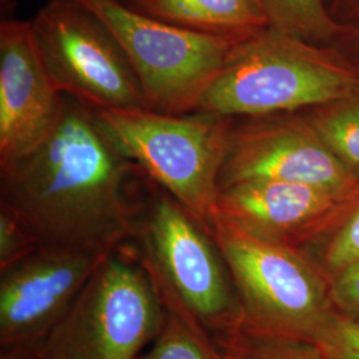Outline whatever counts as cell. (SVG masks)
Here are the masks:
<instances>
[{
  "instance_id": "ac0fdd59",
  "label": "cell",
  "mask_w": 359,
  "mask_h": 359,
  "mask_svg": "<svg viewBox=\"0 0 359 359\" xmlns=\"http://www.w3.org/2000/svg\"><path fill=\"white\" fill-rule=\"evenodd\" d=\"M167 310V309H165ZM137 359H218L213 341L167 310L161 332Z\"/></svg>"
},
{
  "instance_id": "44dd1931",
  "label": "cell",
  "mask_w": 359,
  "mask_h": 359,
  "mask_svg": "<svg viewBox=\"0 0 359 359\" xmlns=\"http://www.w3.org/2000/svg\"><path fill=\"white\" fill-rule=\"evenodd\" d=\"M330 297L337 313L359 321V261L332 278Z\"/></svg>"
},
{
  "instance_id": "2e32d148",
  "label": "cell",
  "mask_w": 359,
  "mask_h": 359,
  "mask_svg": "<svg viewBox=\"0 0 359 359\" xmlns=\"http://www.w3.org/2000/svg\"><path fill=\"white\" fill-rule=\"evenodd\" d=\"M332 281L359 261V184L333 225L302 249Z\"/></svg>"
},
{
  "instance_id": "ba28073f",
  "label": "cell",
  "mask_w": 359,
  "mask_h": 359,
  "mask_svg": "<svg viewBox=\"0 0 359 359\" xmlns=\"http://www.w3.org/2000/svg\"><path fill=\"white\" fill-rule=\"evenodd\" d=\"M60 93L95 111L148 109L142 84L108 27L75 0H48L31 19Z\"/></svg>"
},
{
  "instance_id": "8992f818",
  "label": "cell",
  "mask_w": 359,
  "mask_h": 359,
  "mask_svg": "<svg viewBox=\"0 0 359 359\" xmlns=\"http://www.w3.org/2000/svg\"><path fill=\"white\" fill-rule=\"evenodd\" d=\"M165 314L133 246L124 245L99 264L36 350L41 359H137Z\"/></svg>"
},
{
  "instance_id": "7402d4cb",
  "label": "cell",
  "mask_w": 359,
  "mask_h": 359,
  "mask_svg": "<svg viewBox=\"0 0 359 359\" xmlns=\"http://www.w3.org/2000/svg\"><path fill=\"white\" fill-rule=\"evenodd\" d=\"M327 6L337 23L350 29L359 28V0H329Z\"/></svg>"
},
{
  "instance_id": "3957f363",
  "label": "cell",
  "mask_w": 359,
  "mask_h": 359,
  "mask_svg": "<svg viewBox=\"0 0 359 359\" xmlns=\"http://www.w3.org/2000/svg\"><path fill=\"white\" fill-rule=\"evenodd\" d=\"M130 244L167 310L210 339L241 325L238 295L212 231L154 182Z\"/></svg>"
},
{
  "instance_id": "6da1fadb",
  "label": "cell",
  "mask_w": 359,
  "mask_h": 359,
  "mask_svg": "<svg viewBox=\"0 0 359 359\" xmlns=\"http://www.w3.org/2000/svg\"><path fill=\"white\" fill-rule=\"evenodd\" d=\"M152 185L117 149L97 112L65 96L48 139L0 172V205L26 222L40 246L115 250L132 243Z\"/></svg>"
},
{
  "instance_id": "d4e9b609",
  "label": "cell",
  "mask_w": 359,
  "mask_h": 359,
  "mask_svg": "<svg viewBox=\"0 0 359 359\" xmlns=\"http://www.w3.org/2000/svg\"><path fill=\"white\" fill-rule=\"evenodd\" d=\"M120 1H123V3H127V1H128V0H120Z\"/></svg>"
},
{
  "instance_id": "603a6c76",
  "label": "cell",
  "mask_w": 359,
  "mask_h": 359,
  "mask_svg": "<svg viewBox=\"0 0 359 359\" xmlns=\"http://www.w3.org/2000/svg\"><path fill=\"white\" fill-rule=\"evenodd\" d=\"M347 57L359 67V28L350 29L337 46Z\"/></svg>"
},
{
  "instance_id": "ffe728a7",
  "label": "cell",
  "mask_w": 359,
  "mask_h": 359,
  "mask_svg": "<svg viewBox=\"0 0 359 359\" xmlns=\"http://www.w3.org/2000/svg\"><path fill=\"white\" fill-rule=\"evenodd\" d=\"M313 345L325 359H359V321L337 313Z\"/></svg>"
},
{
  "instance_id": "e0dca14e",
  "label": "cell",
  "mask_w": 359,
  "mask_h": 359,
  "mask_svg": "<svg viewBox=\"0 0 359 359\" xmlns=\"http://www.w3.org/2000/svg\"><path fill=\"white\" fill-rule=\"evenodd\" d=\"M218 359H325L316 345L289 338H277L237 327L215 337Z\"/></svg>"
},
{
  "instance_id": "cb8c5ba5",
  "label": "cell",
  "mask_w": 359,
  "mask_h": 359,
  "mask_svg": "<svg viewBox=\"0 0 359 359\" xmlns=\"http://www.w3.org/2000/svg\"><path fill=\"white\" fill-rule=\"evenodd\" d=\"M0 359H41L36 347L1 348Z\"/></svg>"
},
{
  "instance_id": "9a60e30c",
  "label": "cell",
  "mask_w": 359,
  "mask_h": 359,
  "mask_svg": "<svg viewBox=\"0 0 359 359\" xmlns=\"http://www.w3.org/2000/svg\"><path fill=\"white\" fill-rule=\"evenodd\" d=\"M302 112L333 154L359 175V90Z\"/></svg>"
},
{
  "instance_id": "d6986e66",
  "label": "cell",
  "mask_w": 359,
  "mask_h": 359,
  "mask_svg": "<svg viewBox=\"0 0 359 359\" xmlns=\"http://www.w3.org/2000/svg\"><path fill=\"white\" fill-rule=\"evenodd\" d=\"M40 248L26 222L7 206L0 205V273Z\"/></svg>"
},
{
  "instance_id": "9c48e42d",
  "label": "cell",
  "mask_w": 359,
  "mask_h": 359,
  "mask_svg": "<svg viewBox=\"0 0 359 359\" xmlns=\"http://www.w3.org/2000/svg\"><path fill=\"white\" fill-rule=\"evenodd\" d=\"M248 180H277L348 192L359 175L333 154L304 112L236 118L219 189Z\"/></svg>"
},
{
  "instance_id": "5b68a950",
  "label": "cell",
  "mask_w": 359,
  "mask_h": 359,
  "mask_svg": "<svg viewBox=\"0 0 359 359\" xmlns=\"http://www.w3.org/2000/svg\"><path fill=\"white\" fill-rule=\"evenodd\" d=\"M246 332L314 344L337 310L330 280L302 250L256 238L213 219Z\"/></svg>"
},
{
  "instance_id": "7a4b0ae2",
  "label": "cell",
  "mask_w": 359,
  "mask_h": 359,
  "mask_svg": "<svg viewBox=\"0 0 359 359\" xmlns=\"http://www.w3.org/2000/svg\"><path fill=\"white\" fill-rule=\"evenodd\" d=\"M359 90V67L338 47L265 28L243 39L197 111L233 118L302 112Z\"/></svg>"
},
{
  "instance_id": "30bf717a",
  "label": "cell",
  "mask_w": 359,
  "mask_h": 359,
  "mask_svg": "<svg viewBox=\"0 0 359 359\" xmlns=\"http://www.w3.org/2000/svg\"><path fill=\"white\" fill-rule=\"evenodd\" d=\"M111 252L40 246L13 268L1 271V348L39 346Z\"/></svg>"
},
{
  "instance_id": "277c9868",
  "label": "cell",
  "mask_w": 359,
  "mask_h": 359,
  "mask_svg": "<svg viewBox=\"0 0 359 359\" xmlns=\"http://www.w3.org/2000/svg\"><path fill=\"white\" fill-rule=\"evenodd\" d=\"M96 112L117 149L212 231L219 172L236 118L198 111L185 115L151 109Z\"/></svg>"
},
{
  "instance_id": "4fadbf2b",
  "label": "cell",
  "mask_w": 359,
  "mask_h": 359,
  "mask_svg": "<svg viewBox=\"0 0 359 359\" xmlns=\"http://www.w3.org/2000/svg\"><path fill=\"white\" fill-rule=\"evenodd\" d=\"M127 4L169 25L234 40L269 27L261 0H128Z\"/></svg>"
},
{
  "instance_id": "52a82bcc",
  "label": "cell",
  "mask_w": 359,
  "mask_h": 359,
  "mask_svg": "<svg viewBox=\"0 0 359 359\" xmlns=\"http://www.w3.org/2000/svg\"><path fill=\"white\" fill-rule=\"evenodd\" d=\"M75 1L114 34L142 84L148 109L154 112H196L240 41L169 25L120 0Z\"/></svg>"
},
{
  "instance_id": "5bb4252c",
  "label": "cell",
  "mask_w": 359,
  "mask_h": 359,
  "mask_svg": "<svg viewBox=\"0 0 359 359\" xmlns=\"http://www.w3.org/2000/svg\"><path fill=\"white\" fill-rule=\"evenodd\" d=\"M270 28L311 44L337 47L350 31L334 20L327 0H261Z\"/></svg>"
},
{
  "instance_id": "7c38bea8",
  "label": "cell",
  "mask_w": 359,
  "mask_h": 359,
  "mask_svg": "<svg viewBox=\"0 0 359 359\" xmlns=\"http://www.w3.org/2000/svg\"><path fill=\"white\" fill-rule=\"evenodd\" d=\"M355 189L342 192L277 180L240 181L219 191L213 219L268 243L304 249L333 225Z\"/></svg>"
},
{
  "instance_id": "8fae6325",
  "label": "cell",
  "mask_w": 359,
  "mask_h": 359,
  "mask_svg": "<svg viewBox=\"0 0 359 359\" xmlns=\"http://www.w3.org/2000/svg\"><path fill=\"white\" fill-rule=\"evenodd\" d=\"M65 95L53 84L31 20L0 23V172L36 151L59 124Z\"/></svg>"
}]
</instances>
